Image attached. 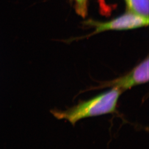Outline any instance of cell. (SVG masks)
Returning a JSON list of instances; mask_svg holds the SVG:
<instances>
[{
  "mask_svg": "<svg viewBox=\"0 0 149 149\" xmlns=\"http://www.w3.org/2000/svg\"><path fill=\"white\" fill-rule=\"evenodd\" d=\"M74 2L75 11L78 15L85 18L88 12V0H73Z\"/></svg>",
  "mask_w": 149,
  "mask_h": 149,
  "instance_id": "cell-5",
  "label": "cell"
},
{
  "mask_svg": "<svg viewBox=\"0 0 149 149\" xmlns=\"http://www.w3.org/2000/svg\"><path fill=\"white\" fill-rule=\"evenodd\" d=\"M85 25L94 29L93 32L81 38H88L97 34L108 31H124L146 27L149 25V17H144L127 11L122 15L105 22L89 20Z\"/></svg>",
  "mask_w": 149,
  "mask_h": 149,
  "instance_id": "cell-2",
  "label": "cell"
},
{
  "mask_svg": "<svg viewBox=\"0 0 149 149\" xmlns=\"http://www.w3.org/2000/svg\"><path fill=\"white\" fill-rule=\"evenodd\" d=\"M127 11L144 17H149V0H124Z\"/></svg>",
  "mask_w": 149,
  "mask_h": 149,
  "instance_id": "cell-4",
  "label": "cell"
},
{
  "mask_svg": "<svg viewBox=\"0 0 149 149\" xmlns=\"http://www.w3.org/2000/svg\"><path fill=\"white\" fill-rule=\"evenodd\" d=\"M122 93L116 88H111L66 110H52L51 113L56 119H66L74 125L83 119L116 112L118 100Z\"/></svg>",
  "mask_w": 149,
  "mask_h": 149,
  "instance_id": "cell-1",
  "label": "cell"
},
{
  "mask_svg": "<svg viewBox=\"0 0 149 149\" xmlns=\"http://www.w3.org/2000/svg\"><path fill=\"white\" fill-rule=\"evenodd\" d=\"M149 57L147 56L128 73L110 82H104L97 88H116L123 92L134 86L147 83L149 81Z\"/></svg>",
  "mask_w": 149,
  "mask_h": 149,
  "instance_id": "cell-3",
  "label": "cell"
}]
</instances>
